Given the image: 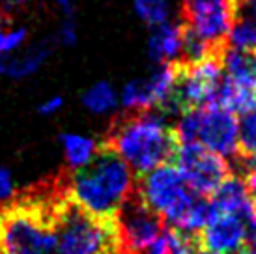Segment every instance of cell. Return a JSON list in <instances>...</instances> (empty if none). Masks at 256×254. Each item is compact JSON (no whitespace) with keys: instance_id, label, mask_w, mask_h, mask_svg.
Wrapping results in <instances>:
<instances>
[{"instance_id":"5","label":"cell","mask_w":256,"mask_h":254,"mask_svg":"<svg viewBox=\"0 0 256 254\" xmlns=\"http://www.w3.org/2000/svg\"><path fill=\"white\" fill-rule=\"evenodd\" d=\"M240 8V0H182L180 21L217 54H222Z\"/></svg>"},{"instance_id":"28","label":"cell","mask_w":256,"mask_h":254,"mask_svg":"<svg viewBox=\"0 0 256 254\" xmlns=\"http://www.w3.org/2000/svg\"><path fill=\"white\" fill-rule=\"evenodd\" d=\"M6 2H10V4H14V6H21V4H24L26 0H6Z\"/></svg>"},{"instance_id":"16","label":"cell","mask_w":256,"mask_h":254,"mask_svg":"<svg viewBox=\"0 0 256 254\" xmlns=\"http://www.w3.org/2000/svg\"><path fill=\"white\" fill-rule=\"evenodd\" d=\"M220 60L226 77L256 88V50H240L226 47Z\"/></svg>"},{"instance_id":"15","label":"cell","mask_w":256,"mask_h":254,"mask_svg":"<svg viewBox=\"0 0 256 254\" xmlns=\"http://www.w3.org/2000/svg\"><path fill=\"white\" fill-rule=\"evenodd\" d=\"M60 144H62L64 157L72 172L90 164L101 148V142H98L92 136L78 133H62L60 134Z\"/></svg>"},{"instance_id":"13","label":"cell","mask_w":256,"mask_h":254,"mask_svg":"<svg viewBox=\"0 0 256 254\" xmlns=\"http://www.w3.org/2000/svg\"><path fill=\"white\" fill-rule=\"evenodd\" d=\"M232 176L243 178L256 168V103L238 122V156L228 162Z\"/></svg>"},{"instance_id":"10","label":"cell","mask_w":256,"mask_h":254,"mask_svg":"<svg viewBox=\"0 0 256 254\" xmlns=\"http://www.w3.org/2000/svg\"><path fill=\"white\" fill-rule=\"evenodd\" d=\"M202 248L215 252L236 254L245 245V226L238 215L215 210L210 202V217L198 236Z\"/></svg>"},{"instance_id":"25","label":"cell","mask_w":256,"mask_h":254,"mask_svg":"<svg viewBox=\"0 0 256 254\" xmlns=\"http://www.w3.org/2000/svg\"><path fill=\"white\" fill-rule=\"evenodd\" d=\"M8 24L4 21V17L0 15V58L4 56V52H6V34H8Z\"/></svg>"},{"instance_id":"17","label":"cell","mask_w":256,"mask_h":254,"mask_svg":"<svg viewBox=\"0 0 256 254\" xmlns=\"http://www.w3.org/2000/svg\"><path fill=\"white\" fill-rule=\"evenodd\" d=\"M80 103L90 114L105 116L114 112L120 105V96L116 92L112 82L108 80H98L86 88L80 96Z\"/></svg>"},{"instance_id":"6","label":"cell","mask_w":256,"mask_h":254,"mask_svg":"<svg viewBox=\"0 0 256 254\" xmlns=\"http://www.w3.org/2000/svg\"><path fill=\"white\" fill-rule=\"evenodd\" d=\"M114 226L118 232L122 250L128 254H140L163 232V217L154 212L135 189L114 215Z\"/></svg>"},{"instance_id":"3","label":"cell","mask_w":256,"mask_h":254,"mask_svg":"<svg viewBox=\"0 0 256 254\" xmlns=\"http://www.w3.org/2000/svg\"><path fill=\"white\" fill-rule=\"evenodd\" d=\"M58 254H122L114 220H103L86 213L72 196L58 204L54 215Z\"/></svg>"},{"instance_id":"20","label":"cell","mask_w":256,"mask_h":254,"mask_svg":"<svg viewBox=\"0 0 256 254\" xmlns=\"http://www.w3.org/2000/svg\"><path fill=\"white\" fill-rule=\"evenodd\" d=\"M133 10L136 17L152 28L166 22L170 17L168 0H133Z\"/></svg>"},{"instance_id":"11","label":"cell","mask_w":256,"mask_h":254,"mask_svg":"<svg viewBox=\"0 0 256 254\" xmlns=\"http://www.w3.org/2000/svg\"><path fill=\"white\" fill-rule=\"evenodd\" d=\"M54 40L28 43L19 52L0 58V77L8 80H26L38 75L49 62L54 50Z\"/></svg>"},{"instance_id":"4","label":"cell","mask_w":256,"mask_h":254,"mask_svg":"<svg viewBox=\"0 0 256 254\" xmlns=\"http://www.w3.org/2000/svg\"><path fill=\"white\" fill-rule=\"evenodd\" d=\"M136 190L144 202L163 217L166 226H172L182 217L196 194L178 166L166 162L136 178Z\"/></svg>"},{"instance_id":"24","label":"cell","mask_w":256,"mask_h":254,"mask_svg":"<svg viewBox=\"0 0 256 254\" xmlns=\"http://www.w3.org/2000/svg\"><path fill=\"white\" fill-rule=\"evenodd\" d=\"M242 180H243V184H245L247 192H249V196L252 198V200H256V168L250 170L249 174H245Z\"/></svg>"},{"instance_id":"21","label":"cell","mask_w":256,"mask_h":254,"mask_svg":"<svg viewBox=\"0 0 256 254\" xmlns=\"http://www.w3.org/2000/svg\"><path fill=\"white\" fill-rule=\"evenodd\" d=\"M28 43H30V28L26 24H10L6 34V52H4V56L19 52Z\"/></svg>"},{"instance_id":"26","label":"cell","mask_w":256,"mask_h":254,"mask_svg":"<svg viewBox=\"0 0 256 254\" xmlns=\"http://www.w3.org/2000/svg\"><path fill=\"white\" fill-rule=\"evenodd\" d=\"M242 8H249L250 12H256V0H242Z\"/></svg>"},{"instance_id":"8","label":"cell","mask_w":256,"mask_h":254,"mask_svg":"<svg viewBox=\"0 0 256 254\" xmlns=\"http://www.w3.org/2000/svg\"><path fill=\"white\" fill-rule=\"evenodd\" d=\"M222 56H210L196 64H178L176 103L180 112L212 105L222 78Z\"/></svg>"},{"instance_id":"19","label":"cell","mask_w":256,"mask_h":254,"mask_svg":"<svg viewBox=\"0 0 256 254\" xmlns=\"http://www.w3.org/2000/svg\"><path fill=\"white\" fill-rule=\"evenodd\" d=\"M228 47L240 50H256V12L238 14L228 36Z\"/></svg>"},{"instance_id":"18","label":"cell","mask_w":256,"mask_h":254,"mask_svg":"<svg viewBox=\"0 0 256 254\" xmlns=\"http://www.w3.org/2000/svg\"><path fill=\"white\" fill-rule=\"evenodd\" d=\"M120 103L124 106V110H152V108H156L148 77L129 80L128 84L122 88Z\"/></svg>"},{"instance_id":"23","label":"cell","mask_w":256,"mask_h":254,"mask_svg":"<svg viewBox=\"0 0 256 254\" xmlns=\"http://www.w3.org/2000/svg\"><path fill=\"white\" fill-rule=\"evenodd\" d=\"M15 189L12 182V174L6 166H0V200H10L14 198Z\"/></svg>"},{"instance_id":"1","label":"cell","mask_w":256,"mask_h":254,"mask_svg":"<svg viewBox=\"0 0 256 254\" xmlns=\"http://www.w3.org/2000/svg\"><path fill=\"white\" fill-rule=\"evenodd\" d=\"M128 162L136 178L174 159L178 140L166 116L152 110H124L112 118L101 140Z\"/></svg>"},{"instance_id":"9","label":"cell","mask_w":256,"mask_h":254,"mask_svg":"<svg viewBox=\"0 0 256 254\" xmlns=\"http://www.w3.org/2000/svg\"><path fill=\"white\" fill-rule=\"evenodd\" d=\"M196 142L228 162L238 156V120L234 112L217 105L200 106Z\"/></svg>"},{"instance_id":"14","label":"cell","mask_w":256,"mask_h":254,"mask_svg":"<svg viewBox=\"0 0 256 254\" xmlns=\"http://www.w3.org/2000/svg\"><path fill=\"white\" fill-rule=\"evenodd\" d=\"M256 103V88L247 84H242L234 78L222 75L219 86L215 90L212 105L222 106L230 112H240L247 110Z\"/></svg>"},{"instance_id":"29","label":"cell","mask_w":256,"mask_h":254,"mask_svg":"<svg viewBox=\"0 0 256 254\" xmlns=\"http://www.w3.org/2000/svg\"><path fill=\"white\" fill-rule=\"evenodd\" d=\"M252 202H254V206H256V200H252Z\"/></svg>"},{"instance_id":"7","label":"cell","mask_w":256,"mask_h":254,"mask_svg":"<svg viewBox=\"0 0 256 254\" xmlns=\"http://www.w3.org/2000/svg\"><path fill=\"white\" fill-rule=\"evenodd\" d=\"M174 159L191 189L202 196H212L219 189V185L232 176L226 159H222L219 154L208 150L198 142L180 144Z\"/></svg>"},{"instance_id":"30","label":"cell","mask_w":256,"mask_h":254,"mask_svg":"<svg viewBox=\"0 0 256 254\" xmlns=\"http://www.w3.org/2000/svg\"><path fill=\"white\" fill-rule=\"evenodd\" d=\"M122 254H128V252H122Z\"/></svg>"},{"instance_id":"22","label":"cell","mask_w":256,"mask_h":254,"mask_svg":"<svg viewBox=\"0 0 256 254\" xmlns=\"http://www.w3.org/2000/svg\"><path fill=\"white\" fill-rule=\"evenodd\" d=\"M64 98L62 96H50V98L43 99L42 103L38 105V114L40 116H45V118H50V116H56L62 108H64Z\"/></svg>"},{"instance_id":"27","label":"cell","mask_w":256,"mask_h":254,"mask_svg":"<svg viewBox=\"0 0 256 254\" xmlns=\"http://www.w3.org/2000/svg\"><path fill=\"white\" fill-rule=\"evenodd\" d=\"M196 254H222V252H215V250H210V248H202V247H200L198 250H196Z\"/></svg>"},{"instance_id":"12","label":"cell","mask_w":256,"mask_h":254,"mask_svg":"<svg viewBox=\"0 0 256 254\" xmlns=\"http://www.w3.org/2000/svg\"><path fill=\"white\" fill-rule=\"evenodd\" d=\"M185 45L184 22H163L154 28L148 40V54L156 64L180 62Z\"/></svg>"},{"instance_id":"2","label":"cell","mask_w":256,"mask_h":254,"mask_svg":"<svg viewBox=\"0 0 256 254\" xmlns=\"http://www.w3.org/2000/svg\"><path fill=\"white\" fill-rule=\"evenodd\" d=\"M70 196L86 213L103 220H114L118 208L136 189V176L118 154L101 144L90 164L68 170Z\"/></svg>"}]
</instances>
